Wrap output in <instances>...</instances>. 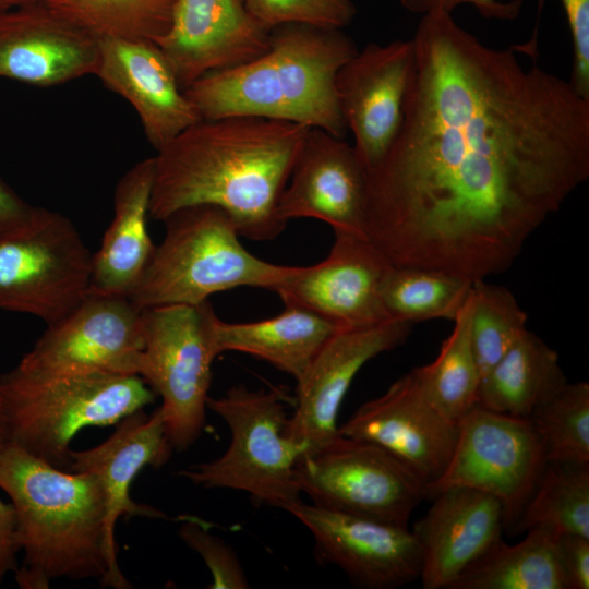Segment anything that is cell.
<instances>
[{"instance_id": "29", "label": "cell", "mask_w": 589, "mask_h": 589, "mask_svg": "<svg viewBox=\"0 0 589 589\" xmlns=\"http://www.w3.org/2000/svg\"><path fill=\"white\" fill-rule=\"evenodd\" d=\"M589 538V464L546 460L514 527Z\"/></svg>"}, {"instance_id": "2", "label": "cell", "mask_w": 589, "mask_h": 589, "mask_svg": "<svg viewBox=\"0 0 589 589\" xmlns=\"http://www.w3.org/2000/svg\"><path fill=\"white\" fill-rule=\"evenodd\" d=\"M308 128L254 116L201 119L156 151L149 216L164 221L194 205L223 209L239 236L271 241Z\"/></svg>"}, {"instance_id": "5", "label": "cell", "mask_w": 589, "mask_h": 589, "mask_svg": "<svg viewBox=\"0 0 589 589\" xmlns=\"http://www.w3.org/2000/svg\"><path fill=\"white\" fill-rule=\"evenodd\" d=\"M0 394L8 442L63 470H69L70 443L80 430L119 423L157 396L139 375H45L16 366L0 375Z\"/></svg>"}, {"instance_id": "34", "label": "cell", "mask_w": 589, "mask_h": 589, "mask_svg": "<svg viewBox=\"0 0 589 589\" xmlns=\"http://www.w3.org/2000/svg\"><path fill=\"white\" fill-rule=\"evenodd\" d=\"M251 15L265 28L306 24L326 28L347 26L356 14L352 0H243Z\"/></svg>"}, {"instance_id": "32", "label": "cell", "mask_w": 589, "mask_h": 589, "mask_svg": "<svg viewBox=\"0 0 589 589\" xmlns=\"http://www.w3.org/2000/svg\"><path fill=\"white\" fill-rule=\"evenodd\" d=\"M546 460L589 464V384L566 383L528 417Z\"/></svg>"}, {"instance_id": "26", "label": "cell", "mask_w": 589, "mask_h": 589, "mask_svg": "<svg viewBox=\"0 0 589 589\" xmlns=\"http://www.w3.org/2000/svg\"><path fill=\"white\" fill-rule=\"evenodd\" d=\"M566 383L557 353L527 329L481 378L477 404L528 419L537 406Z\"/></svg>"}, {"instance_id": "11", "label": "cell", "mask_w": 589, "mask_h": 589, "mask_svg": "<svg viewBox=\"0 0 589 589\" xmlns=\"http://www.w3.org/2000/svg\"><path fill=\"white\" fill-rule=\"evenodd\" d=\"M546 462L544 444L529 419L476 404L459 421L450 460L425 489V498L454 486L491 494L514 529Z\"/></svg>"}, {"instance_id": "4", "label": "cell", "mask_w": 589, "mask_h": 589, "mask_svg": "<svg viewBox=\"0 0 589 589\" xmlns=\"http://www.w3.org/2000/svg\"><path fill=\"white\" fill-rule=\"evenodd\" d=\"M0 489L16 513L21 588H47L57 578L103 582L106 501L94 473L59 469L8 442L0 447Z\"/></svg>"}, {"instance_id": "25", "label": "cell", "mask_w": 589, "mask_h": 589, "mask_svg": "<svg viewBox=\"0 0 589 589\" xmlns=\"http://www.w3.org/2000/svg\"><path fill=\"white\" fill-rule=\"evenodd\" d=\"M337 327L321 315L285 305L274 317L249 323L214 320V342L218 354L248 353L299 380Z\"/></svg>"}, {"instance_id": "3", "label": "cell", "mask_w": 589, "mask_h": 589, "mask_svg": "<svg viewBox=\"0 0 589 589\" xmlns=\"http://www.w3.org/2000/svg\"><path fill=\"white\" fill-rule=\"evenodd\" d=\"M341 29L284 24L268 50L237 68L209 73L183 92L202 119L254 116L322 129L344 139L335 77L356 52Z\"/></svg>"}, {"instance_id": "12", "label": "cell", "mask_w": 589, "mask_h": 589, "mask_svg": "<svg viewBox=\"0 0 589 589\" xmlns=\"http://www.w3.org/2000/svg\"><path fill=\"white\" fill-rule=\"evenodd\" d=\"M143 349V310L128 297L89 291L65 317L47 326L16 368L45 375H139Z\"/></svg>"}, {"instance_id": "9", "label": "cell", "mask_w": 589, "mask_h": 589, "mask_svg": "<svg viewBox=\"0 0 589 589\" xmlns=\"http://www.w3.org/2000/svg\"><path fill=\"white\" fill-rule=\"evenodd\" d=\"M93 254L64 215L36 206L31 218L0 239V309L52 325L91 287Z\"/></svg>"}, {"instance_id": "21", "label": "cell", "mask_w": 589, "mask_h": 589, "mask_svg": "<svg viewBox=\"0 0 589 589\" xmlns=\"http://www.w3.org/2000/svg\"><path fill=\"white\" fill-rule=\"evenodd\" d=\"M99 38L45 4L0 14V77L52 86L96 75Z\"/></svg>"}, {"instance_id": "42", "label": "cell", "mask_w": 589, "mask_h": 589, "mask_svg": "<svg viewBox=\"0 0 589 589\" xmlns=\"http://www.w3.org/2000/svg\"><path fill=\"white\" fill-rule=\"evenodd\" d=\"M8 443V431L3 400L0 394V447Z\"/></svg>"}, {"instance_id": "20", "label": "cell", "mask_w": 589, "mask_h": 589, "mask_svg": "<svg viewBox=\"0 0 589 589\" xmlns=\"http://www.w3.org/2000/svg\"><path fill=\"white\" fill-rule=\"evenodd\" d=\"M366 169L353 145L322 129H309L277 205L288 224L315 218L334 231L365 233Z\"/></svg>"}, {"instance_id": "14", "label": "cell", "mask_w": 589, "mask_h": 589, "mask_svg": "<svg viewBox=\"0 0 589 589\" xmlns=\"http://www.w3.org/2000/svg\"><path fill=\"white\" fill-rule=\"evenodd\" d=\"M338 433L373 443L404 462L428 485L447 467L458 423L443 417L428 399L417 368L381 396L361 405Z\"/></svg>"}, {"instance_id": "6", "label": "cell", "mask_w": 589, "mask_h": 589, "mask_svg": "<svg viewBox=\"0 0 589 589\" xmlns=\"http://www.w3.org/2000/svg\"><path fill=\"white\" fill-rule=\"evenodd\" d=\"M166 232L130 300L141 310L196 305L239 287L275 290L296 266L250 253L228 215L217 206L181 208L164 220Z\"/></svg>"}, {"instance_id": "7", "label": "cell", "mask_w": 589, "mask_h": 589, "mask_svg": "<svg viewBox=\"0 0 589 589\" xmlns=\"http://www.w3.org/2000/svg\"><path fill=\"white\" fill-rule=\"evenodd\" d=\"M285 396L278 389L231 386L207 408L228 425L230 443L218 458L179 474L205 489L242 491L256 503L287 510L301 501L296 466L308 452L285 434Z\"/></svg>"}, {"instance_id": "27", "label": "cell", "mask_w": 589, "mask_h": 589, "mask_svg": "<svg viewBox=\"0 0 589 589\" xmlns=\"http://www.w3.org/2000/svg\"><path fill=\"white\" fill-rule=\"evenodd\" d=\"M556 537L550 529L534 527L514 545L501 538L449 589H568Z\"/></svg>"}, {"instance_id": "37", "label": "cell", "mask_w": 589, "mask_h": 589, "mask_svg": "<svg viewBox=\"0 0 589 589\" xmlns=\"http://www.w3.org/2000/svg\"><path fill=\"white\" fill-rule=\"evenodd\" d=\"M400 3L406 10L421 15L432 12L452 13L459 5L470 4L484 17L496 20L515 19L521 7V0H400Z\"/></svg>"}, {"instance_id": "15", "label": "cell", "mask_w": 589, "mask_h": 589, "mask_svg": "<svg viewBox=\"0 0 589 589\" xmlns=\"http://www.w3.org/2000/svg\"><path fill=\"white\" fill-rule=\"evenodd\" d=\"M413 58L412 39L371 43L336 74L337 105L366 170L384 156L399 129Z\"/></svg>"}, {"instance_id": "13", "label": "cell", "mask_w": 589, "mask_h": 589, "mask_svg": "<svg viewBox=\"0 0 589 589\" xmlns=\"http://www.w3.org/2000/svg\"><path fill=\"white\" fill-rule=\"evenodd\" d=\"M328 255L311 266H296L275 290L285 305L308 309L337 329L374 326L389 321L383 288L394 266L365 236L334 231Z\"/></svg>"}, {"instance_id": "39", "label": "cell", "mask_w": 589, "mask_h": 589, "mask_svg": "<svg viewBox=\"0 0 589 589\" xmlns=\"http://www.w3.org/2000/svg\"><path fill=\"white\" fill-rule=\"evenodd\" d=\"M16 513L14 506L0 498V581L17 569Z\"/></svg>"}, {"instance_id": "38", "label": "cell", "mask_w": 589, "mask_h": 589, "mask_svg": "<svg viewBox=\"0 0 589 589\" xmlns=\"http://www.w3.org/2000/svg\"><path fill=\"white\" fill-rule=\"evenodd\" d=\"M556 549L568 589H588L589 538L557 534Z\"/></svg>"}, {"instance_id": "30", "label": "cell", "mask_w": 589, "mask_h": 589, "mask_svg": "<svg viewBox=\"0 0 589 589\" xmlns=\"http://www.w3.org/2000/svg\"><path fill=\"white\" fill-rule=\"evenodd\" d=\"M472 280L434 268L393 266L383 300L390 320L417 323L435 318L455 321L472 288Z\"/></svg>"}, {"instance_id": "19", "label": "cell", "mask_w": 589, "mask_h": 589, "mask_svg": "<svg viewBox=\"0 0 589 589\" xmlns=\"http://www.w3.org/2000/svg\"><path fill=\"white\" fill-rule=\"evenodd\" d=\"M271 31L243 0H175L168 31L154 41L184 89L196 80L265 53Z\"/></svg>"}, {"instance_id": "28", "label": "cell", "mask_w": 589, "mask_h": 589, "mask_svg": "<svg viewBox=\"0 0 589 589\" xmlns=\"http://www.w3.org/2000/svg\"><path fill=\"white\" fill-rule=\"evenodd\" d=\"M472 310L471 288L437 357L431 363L417 368L430 402L443 417L456 423L478 402L481 382L470 338Z\"/></svg>"}, {"instance_id": "33", "label": "cell", "mask_w": 589, "mask_h": 589, "mask_svg": "<svg viewBox=\"0 0 589 589\" xmlns=\"http://www.w3.org/2000/svg\"><path fill=\"white\" fill-rule=\"evenodd\" d=\"M470 338L481 378L527 330V314L504 286L472 283Z\"/></svg>"}, {"instance_id": "31", "label": "cell", "mask_w": 589, "mask_h": 589, "mask_svg": "<svg viewBox=\"0 0 589 589\" xmlns=\"http://www.w3.org/2000/svg\"><path fill=\"white\" fill-rule=\"evenodd\" d=\"M175 0H47L59 17L98 38L156 41L169 28Z\"/></svg>"}, {"instance_id": "10", "label": "cell", "mask_w": 589, "mask_h": 589, "mask_svg": "<svg viewBox=\"0 0 589 589\" xmlns=\"http://www.w3.org/2000/svg\"><path fill=\"white\" fill-rule=\"evenodd\" d=\"M301 493L312 504L394 526L408 527L425 498L424 482L384 448L338 434L304 454L296 466Z\"/></svg>"}, {"instance_id": "40", "label": "cell", "mask_w": 589, "mask_h": 589, "mask_svg": "<svg viewBox=\"0 0 589 589\" xmlns=\"http://www.w3.org/2000/svg\"><path fill=\"white\" fill-rule=\"evenodd\" d=\"M35 208L0 179V239L25 224Z\"/></svg>"}, {"instance_id": "41", "label": "cell", "mask_w": 589, "mask_h": 589, "mask_svg": "<svg viewBox=\"0 0 589 589\" xmlns=\"http://www.w3.org/2000/svg\"><path fill=\"white\" fill-rule=\"evenodd\" d=\"M46 1L47 0H0V14L21 8L45 4Z\"/></svg>"}, {"instance_id": "17", "label": "cell", "mask_w": 589, "mask_h": 589, "mask_svg": "<svg viewBox=\"0 0 589 589\" xmlns=\"http://www.w3.org/2000/svg\"><path fill=\"white\" fill-rule=\"evenodd\" d=\"M412 324L389 320L362 328L338 329L297 380L293 414L285 434L312 453L337 436L338 412L353 378L376 356L402 345Z\"/></svg>"}, {"instance_id": "18", "label": "cell", "mask_w": 589, "mask_h": 589, "mask_svg": "<svg viewBox=\"0 0 589 589\" xmlns=\"http://www.w3.org/2000/svg\"><path fill=\"white\" fill-rule=\"evenodd\" d=\"M173 447L168 438L161 410L151 416L137 410L119 423L101 444L86 450H72L69 471L94 473L104 490L106 501L105 530L109 568L103 587L131 588L123 576L117 556L116 522L120 517L165 518L157 508L131 498V483L146 466L165 465Z\"/></svg>"}, {"instance_id": "35", "label": "cell", "mask_w": 589, "mask_h": 589, "mask_svg": "<svg viewBox=\"0 0 589 589\" xmlns=\"http://www.w3.org/2000/svg\"><path fill=\"white\" fill-rule=\"evenodd\" d=\"M183 542L197 552L211 570L212 589H247L249 580L236 552L196 518L185 517L179 529Z\"/></svg>"}, {"instance_id": "36", "label": "cell", "mask_w": 589, "mask_h": 589, "mask_svg": "<svg viewBox=\"0 0 589 589\" xmlns=\"http://www.w3.org/2000/svg\"><path fill=\"white\" fill-rule=\"evenodd\" d=\"M541 7L544 0H538ZM573 44V69L569 83L589 100V0H560Z\"/></svg>"}, {"instance_id": "24", "label": "cell", "mask_w": 589, "mask_h": 589, "mask_svg": "<svg viewBox=\"0 0 589 589\" xmlns=\"http://www.w3.org/2000/svg\"><path fill=\"white\" fill-rule=\"evenodd\" d=\"M153 179L149 157L118 181L113 218L93 254L89 291L130 298L137 287L155 250L147 230Z\"/></svg>"}, {"instance_id": "23", "label": "cell", "mask_w": 589, "mask_h": 589, "mask_svg": "<svg viewBox=\"0 0 589 589\" xmlns=\"http://www.w3.org/2000/svg\"><path fill=\"white\" fill-rule=\"evenodd\" d=\"M99 46L96 76L132 105L156 151L202 119L154 41L103 37Z\"/></svg>"}, {"instance_id": "1", "label": "cell", "mask_w": 589, "mask_h": 589, "mask_svg": "<svg viewBox=\"0 0 589 589\" xmlns=\"http://www.w3.org/2000/svg\"><path fill=\"white\" fill-rule=\"evenodd\" d=\"M399 129L366 170L365 233L395 266L505 272L589 178V100L452 13L422 15Z\"/></svg>"}, {"instance_id": "8", "label": "cell", "mask_w": 589, "mask_h": 589, "mask_svg": "<svg viewBox=\"0 0 589 589\" xmlns=\"http://www.w3.org/2000/svg\"><path fill=\"white\" fill-rule=\"evenodd\" d=\"M216 316L208 300L143 310L139 376L161 397L159 409L177 450L190 447L204 428L212 363L219 356L213 334Z\"/></svg>"}, {"instance_id": "16", "label": "cell", "mask_w": 589, "mask_h": 589, "mask_svg": "<svg viewBox=\"0 0 589 589\" xmlns=\"http://www.w3.org/2000/svg\"><path fill=\"white\" fill-rule=\"evenodd\" d=\"M286 512L312 534L318 556L366 589H392L420 578L422 552L408 527L326 509L302 501Z\"/></svg>"}, {"instance_id": "22", "label": "cell", "mask_w": 589, "mask_h": 589, "mask_svg": "<svg viewBox=\"0 0 589 589\" xmlns=\"http://www.w3.org/2000/svg\"><path fill=\"white\" fill-rule=\"evenodd\" d=\"M412 528L422 552L424 589H449L455 580L501 539L502 503L479 490L454 486L434 497Z\"/></svg>"}]
</instances>
